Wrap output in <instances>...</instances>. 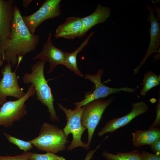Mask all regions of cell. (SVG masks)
<instances>
[{
  "mask_svg": "<svg viewBox=\"0 0 160 160\" xmlns=\"http://www.w3.org/2000/svg\"><path fill=\"white\" fill-rule=\"evenodd\" d=\"M30 158L31 160H65V158L63 156L48 152L44 154L31 152Z\"/></svg>",
  "mask_w": 160,
  "mask_h": 160,
  "instance_id": "cell-21",
  "label": "cell"
},
{
  "mask_svg": "<svg viewBox=\"0 0 160 160\" xmlns=\"http://www.w3.org/2000/svg\"><path fill=\"white\" fill-rule=\"evenodd\" d=\"M111 97L104 100L102 98L94 100L85 105L81 118L82 125L88 130V140L86 149L90 148V144L95 129L102 117L105 109L114 100Z\"/></svg>",
  "mask_w": 160,
  "mask_h": 160,
  "instance_id": "cell-5",
  "label": "cell"
},
{
  "mask_svg": "<svg viewBox=\"0 0 160 160\" xmlns=\"http://www.w3.org/2000/svg\"><path fill=\"white\" fill-rule=\"evenodd\" d=\"M68 137L56 126L44 122L39 135L29 141L39 150L55 153L65 150Z\"/></svg>",
  "mask_w": 160,
  "mask_h": 160,
  "instance_id": "cell-3",
  "label": "cell"
},
{
  "mask_svg": "<svg viewBox=\"0 0 160 160\" xmlns=\"http://www.w3.org/2000/svg\"><path fill=\"white\" fill-rule=\"evenodd\" d=\"M82 28L81 18L79 17H69L65 21L56 29L55 38H64L72 39L78 37Z\"/></svg>",
  "mask_w": 160,
  "mask_h": 160,
  "instance_id": "cell-15",
  "label": "cell"
},
{
  "mask_svg": "<svg viewBox=\"0 0 160 160\" xmlns=\"http://www.w3.org/2000/svg\"><path fill=\"white\" fill-rule=\"evenodd\" d=\"M46 63L42 60L36 62L32 66L31 72L24 74L23 81L25 84L31 83L33 85L37 97L36 99L47 107L50 113L51 120L59 122V119L54 106L53 96L44 74Z\"/></svg>",
  "mask_w": 160,
  "mask_h": 160,
  "instance_id": "cell-2",
  "label": "cell"
},
{
  "mask_svg": "<svg viewBox=\"0 0 160 160\" xmlns=\"http://www.w3.org/2000/svg\"><path fill=\"white\" fill-rule=\"evenodd\" d=\"M142 160H160V154H153L145 151L141 152Z\"/></svg>",
  "mask_w": 160,
  "mask_h": 160,
  "instance_id": "cell-24",
  "label": "cell"
},
{
  "mask_svg": "<svg viewBox=\"0 0 160 160\" xmlns=\"http://www.w3.org/2000/svg\"><path fill=\"white\" fill-rule=\"evenodd\" d=\"M39 36L32 34L24 23L20 10L16 5L9 35L6 42L2 59L14 66L19 59L34 50L40 41Z\"/></svg>",
  "mask_w": 160,
  "mask_h": 160,
  "instance_id": "cell-1",
  "label": "cell"
},
{
  "mask_svg": "<svg viewBox=\"0 0 160 160\" xmlns=\"http://www.w3.org/2000/svg\"><path fill=\"white\" fill-rule=\"evenodd\" d=\"M3 60L0 56V66H1L3 63Z\"/></svg>",
  "mask_w": 160,
  "mask_h": 160,
  "instance_id": "cell-28",
  "label": "cell"
},
{
  "mask_svg": "<svg viewBox=\"0 0 160 160\" xmlns=\"http://www.w3.org/2000/svg\"><path fill=\"white\" fill-rule=\"evenodd\" d=\"M107 138V137H106L103 141L100 144L98 145L95 149L89 151L86 154V157L84 160H90L92 158L93 155L94 153L100 147V146L103 142Z\"/></svg>",
  "mask_w": 160,
  "mask_h": 160,
  "instance_id": "cell-26",
  "label": "cell"
},
{
  "mask_svg": "<svg viewBox=\"0 0 160 160\" xmlns=\"http://www.w3.org/2000/svg\"><path fill=\"white\" fill-rule=\"evenodd\" d=\"M149 12L148 20L151 24L150 28V37L149 46L147 51L140 63L135 68L133 73L135 75L137 73L141 67L148 58L153 53L160 48V24L154 15L153 9L149 5L145 6Z\"/></svg>",
  "mask_w": 160,
  "mask_h": 160,
  "instance_id": "cell-13",
  "label": "cell"
},
{
  "mask_svg": "<svg viewBox=\"0 0 160 160\" xmlns=\"http://www.w3.org/2000/svg\"><path fill=\"white\" fill-rule=\"evenodd\" d=\"M36 93L34 86L31 84L23 97L15 100L7 101L4 104L0 109V125L10 127L14 122L20 121L27 113L25 102Z\"/></svg>",
  "mask_w": 160,
  "mask_h": 160,
  "instance_id": "cell-4",
  "label": "cell"
},
{
  "mask_svg": "<svg viewBox=\"0 0 160 160\" xmlns=\"http://www.w3.org/2000/svg\"><path fill=\"white\" fill-rule=\"evenodd\" d=\"M111 13L110 9L108 7L103 6L102 4H98L94 12L81 18L82 28L79 38L84 37L95 25L105 22L110 17Z\"/></svg>",
  "mask_w": 160,
  "mask_h": 160,
  "instance_id": "cell-14",
  "label": "cell"
},
{
  "mask_svg": "<svg viewBox=\"0 0 160 160\" xmlns=\"http://www.w3.org/2000/svg\"><path fill=\"white\" fill-rule=\"evenodd\" d=\"M61 0H46L39 8L30 15L22 16L23 20L30 33L34 34L36 29L43 22L59 16Z\"/></svg>",
  "mask_w": 160,
  "mask_h": 160,
  "instance_id": "cell-8",
  "label": "cell"
},
{
  "mask_svg": "<svg viewBox=\"0 0 160 160\" xmlns=\"http://www.w3.org/2000/svg\"><path fill=\"white\" fill-rule=\"evenodd\" d=\"M31 1V0H23V4L24 7H27Z\"/></svg>",
  "mask_w": 160,
  "mask_h": 160,
  "instance_id": "cell-27",
  "label": "cell"
},
{
  "mask_svg": "<svg viewBox=\"0 0 160 160\" xmlns=\"http://www.w3.org/2000/svg\"><path fill=\"white\" fill-rule=\"evenodd\" d=\"M31 153L24 152L21 154L14 156H0V160H31L30 158Z\"/></svg>",
  "mask_w": 160,
  "mask_h": 160,
  "instance_id": "cell-22",
  "label": "cell"
},
{
  "mask_svg": "<svg viewBox=\"0 0 160 160\" xmlns=\"http://www.w3.org/2000/svg\"><path fill=\"white\" fill-rule=\"evenodd\" d=\"M102 156L107 160H142V155L138 150L126 152H117L113 154L104 151Z\"/></svg>",
  "mask_w": 160,
  "mask_h": 160,
  "instance_id": "cell-18",
  "label": "cell"
},
{
  "mask_svg": "<svg viewBox=\"0 0 160 160\" xmlns=\"http://www.w3.org/2000/svg\"><path fill=\"white\" fill-rule=\"evenodd\" d=\"M12 68L11 64L8 63L1 70L2 77L0 81V105L1 106L7 101L8 97H12L19 99L26 94L19 85L16 71L12 72Z\"/></svg>",
  "mask_w": 160,
  "mask_h": 160,
  "instance_id": "cell-9",
  "label": "cell"
},
{
  "mask_svg": "<svg viewBox=\"0 0 160 160\" xmlns=\"http://www.w3.org/2000/svg\"><path fill=\"white\" fill-rule=\"evenodd\" d=\"M142 84L143 87L140 93L144 97L151 89L160 84V75H157L151 71H148L144 75Z\"/></svg>",
  "mask_w": 160,
  "mask_h": 160,
  "instance_id": "cell-19",
  "label": "cell"
},
{
  "mask_svg": "<svg viewBox=\"0 0 160 160\" xmlns=\"http://www.w3.org/2000/svg\"><path fill=\"white\" fill-rule=\"evenodd\" d=\"M14 1L0 0V56L2 58L14 17Z\"/></svg>",
  "mask_w": 160,
  "mask_h": 160,
  "instance_id": "cell-12",
  "label": "cell"
},
{
  "mask_svg": "<svg viewBox=\"0 0 160 160\" xmlns=\"http://www.w3.org/2000/svg\"></svg>",
  "mask_w": 160,
  "mask_h": 160,
  "instance_id": "cell-30",
  "label": "cell"
},
{
  "mask_svg": "<svg viewBox=\"0 0 160 160\" xmlns=\"http://www.w3.org/2000/svg\"><path fill=\"white\" fill-rule=\"evenodd\" d=\"M4 135L9 142L16 145L24 152H27L33 148V145L29 141H25L16 138L7 133H4Z\"/></svg>",
  "mask_w": 160,
  "mask_h": 160,
  "instance_id": "cell-20",
  "label": "cell"
},
{
  "mask_svg": "<svg viewBox=\"0 0 160 160\" xmlns=\"http://www.w3.org/2000/svg\"><path fill=\"white\" fill-rule=\"evenodd\" d=\"M103 72V69H99L95 75L85 74L84 78L88 79L94 83L95 89L91 93H86L84 99L74 103L75 109L86 105L90 102L96 100L105 98L113 93L121 91L131 93H135L136 88L127 87L119 88H112L103 84L101 81V77Z\"/></svg>",
  "mask_w": 160,
  "mask_h": 160,
  "instance_id": "cell-7",
  "label": "cell"
},
{
  "mask_svg": "<svg viewBox=\"0 0 160 160\" xmlns=\"http://www.w3.org/2000/svg\"><path fill=\"white\" fill-rule=\"evenodd\" d=\"M52 36L50 31L46 42L43 45L42 50L33 58V60H39L48 62L50 66L47 73H51L58 65H64L66 54L54 45Z\"/></svg>",
  "mask_w": 160,
  "mask_h": 160,
  "instance_id": "cell-11",
  "label": "cell"
},
{
  "mask_svg": "<svg viewBox=\"0 0 160 160\" xmlns=\"http://www.w3.org/2000/svg\"><path fill=\"white\" fill-rule=\"evenodd\" d=\"M94 34L93 32H91L75 51L70 53L66 52L64 65L73 72L76 75L81 77L84 76L78 67L77 56L78 54L87 45L89 39Z\"/></svg>",
  "mask_w": 160,
  "mask_h": 160,
  "instance_id": "cell-17",
  "label": "cell"
},
{
  "mask_svg": "<svg viewBox=\"0 0 160 160\" xmlns=\"http://www.w3.org/2000/svg\"><path fill=\"white\" fill-rule=\"evenodd\" d=\"M156 119L149 128H157L160 125V97L158 100L156 107Z\"/></svg>",
  "mask_w": 160,
  "mask_h": 160,
  "instance_id": "cell-23",
  "label": "cell"
},
{
  "mask_svg": "<svg viewBox=\"0 0 160 160\" xmlns=\"http://www.w3.org/2000/svg\"><path fill=\"white\" fill-rule=\"evenodd\" d=\"M59 108L65 113L66 116L67 123L63 129L64 134L68 137L72 134L73 139L70 144L67 147V150L70 151L77 147L86 148V143L81 140V137L86 128L83 127L81 122L82 113L85 108V105L81 108L72 110L64 107L58 103Z\"/></svg>",
  "mask_w": 160,
  "mask_h": 160,
  "instance_id": "cell-6",
  "label": "cell"
},
{
  "mask_svg": "<svg viewBox=\"0 0 160 160\" xmlns=\"http://www.w3.org/2000/svg\"><path fill=\"white\" fill-rule=\"evenodd\" d=\"M148 110V106L144 101L134 103L130 112L121 117L113 118L109 121L98 132V136H102L108 132L113 133L128 124L136 117L146 113Z\"/></svg>",
  "mask_w": 160,
  "mask_h": 160,
  "instance_id": "cell-10",
  "label": "cell"
},
{
  "mask_svg": "<svg viewBox=\"0 0 160 160\" xmlns=\"http://www.w3.org/2000/svg\"><path fill=\"white\" fill-rule=\"evenodd\" d=\"M1 105H0V109L1 108Z\"/></svg>",
  "mask_w": 160,
  "mask_h": 160,
  "instance_id": "cell-29",
  "label": "cell"
},
{
  "mask_svg": "<svg viewBox=\"0 0 160 160\" xmlns=\"http://www.w3.org/2000/svg\"><path fill=\"white\" fill-rule=\"evenodd\" d=\"M160 138L156 140L149 145L151 150L157 154H160Z\"/></svg>",
  "mask_w": 160,
  "mask_h": 160,
  "instance_id": "cell-25",
  "label": "cell"
},
{
  "mask_svg": "<svg viewBox=\"0 0 160 160\" xmlns=\"http://www.w3.org/2000/svg\"><path fill=\"white\" fill-rule=\"evenodd\" d=\"M132 144L135 147L149 145L160 138V129L158 128H149L146 130H138L132 133Z\"/></svg>",
  "mask_w": 160,
  "mask_h": 160,
  "instance_id": "cell-16",
  "label": "cell"
}]
</instances>
